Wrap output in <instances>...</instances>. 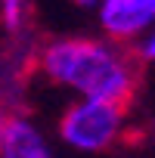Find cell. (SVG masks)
Here are the masks:
<instances>
[{"mask_svg":"<svg viewBox=\"0 0 155 158\" xmlns=\"http://www.w3.org/2000/svg\"><path fill=\"white\" fill-rule=\"evenodd\" d=\"M28 13L31 0H0V22L6 34H22L28 31Z\"/></svg>","mask_w":155,"mask_h":158,"instance_id":"obj_6","label":"cell"},{"mask_svg":"<svg viewBox=\"0 0 155 158\" xmlns=\"http://www.w3.org/2000/svg\"><path fill=\"white\" fill-rule=\"evenodd\" d=\"M56 130L59 139L78 152H90V155L109 152L127 133V106L81 96L62 112Z\"/></svg>","mask_w":155,"mask_h":158,"instance_id":"obj_2","label":"cell"},{"mask_svg":"<svg viewBox=\"0 0 155 158\" xmlns=\"http://www.w3.org/2000/svg\"><path fill=\"white\" fill-rule=\"evenodd\" d=\"M136 59L140 62H155V31H149V37H143V44L136 47Z\"/></svg>","mask_w":155,"mask_h":158,"instance_id":"obj_7","label":"cell"},{"mask_svg":"<svg viewBox=\"0 0 155 158\" xmlns=\"http://www.w3.org/2000/svg\"><path fill=\"white\" fill-rule=\"evenodd\" d=\"M99 25L112 40L127 44L155 25V0H99Z\"/></svg>","mask_w":155,"mask_h":158,"instance_id":"obj_4","label":"cell"},{"mask_svg":"<svg viewBox=\"0 0 155 158\" xmlns=\"http://www.w3.org/2000/svg\"><path fill=\"white\" fill-rule=\"evenodd\" d=\"M37 68V47L28 31L6 34L0 44V99L10 106V112H22L28 77Z\"/></svg>","mask_w":155,"mask_h":158,"instance_id":"obj_3","label":"cell"},{"mask_svg":"<svg viewBox=\"0 0 155 158\" xmlns=\"http://www.w3.org/2000/svg\"><path fill=\"white\" fill-rule=\"evenodd\" d=\"M10 115H13V112H10V106H6L3 99H0V136H3V127H6V121H10Z\"/></svg>","mask_w":155,"mask_h":158,"instance_id":"obj_8","label":"cell"},{"mask_svg":"<svg viewBox=\"0 0 155 158\" xmlns=\"http://www.w3.org/2000/svg\"><path fill=\"white\" fill-rule=\"evenodd\" d=\"M152 139H155V121H152Z\"/></svg>","mask_w":155,"mask_h":158,"instance_id":"obj_10","label":"cell"},{"mask_svg":"<svg viewBox=\"0 0 155 158\" xmlns=\"http://www.w3.org/2000/svg\"><path fill=\"white\" fill-rule=\"evenodd\" d=\"M74 3L81 6V10H96V6H99V0H74Z\"/></svg>","mask_w":155,"mask_h":158,"instance_id":"obj_9","label":"cell"},{"mask_svg":"<svg viewBox=\"0 0 155 158\" xmlns=\"http://www.w3.org/2000/svg\"><path fill=\"white\" fill-rule=\"evenodd\" d=\"M0 158H56V155L47 146L44 133L34 127V121L13 112L0 136Z\"/></svg>","mask_w":155,"mask_h":158,"instance_id":"obj_5","label":"cell"},{"mask_svg":"<svg viewBox=\"0 0 155 158\" xmlns=\"http://www.w3.org/2000/svg\"><path fill=\"white\" fill-rule=\"evenodd\" d=\"M37 68L78 96L130 106L140 90V59L118 40L56 37L37 47Z\"/></svg>","mask_w":155,"mask_h":158,"instance_id":"obj_1","label":"cell"}]
</instances>
